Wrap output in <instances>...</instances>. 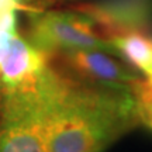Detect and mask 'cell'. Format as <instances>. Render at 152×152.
<instances>
[{"label":"cell","instance_id":"cell-1","mask_svg":"<svg viewBox=\"0 0 152 152\" xmlns=\"http://www.w3.org/2000/svg\"><path fill=\"white\" fill-rule=\"evenodd\" d=\"M141 121L134 92L49 68L47 152H102Z\"/></svg>","mask_w":152,"mask_h":152},{"label":"cell","instance_id":"cell-2","mask_svg":"<svg viewBox=\"0 0 152 152\" xmlns=\"http://www.w3.org/2000/svg\"><path fill=\"white\" fill-rule=\"evenodd\" d=\"M48 69L26 85L4 90L0 152H47Z\"/></svg>","mask_w":152,"mask_h":152},{"label":"cell","instance_id":"cell-3","mask_svg":"<svg viewBox=\"0 0 152 152\" xmlns=\"http://www.w3.org/2000/svg\"><path fill=\"white\" fill-rule=\"evenodd\" d=\"M30 42L44 54L71 49H99L117 55L92 17L80 11H41L31 14Z\"/></svg>","mask_w":152,"mask_h":152},{"label":"cell","instance_id":"cell-4","mask_svg":"<svg viewBox=\"0 0 152 152\" xmlns=\"http://www.w3.org/2000/svg\"><path fill=\"white\" fill-rule=\"evenodd\" d=\"M54 56H58L61 64L79 76L80 80L134 93L144 83L137 72L99 49H71L56 52Z\"/></svg>","mask_w":152,"mask_h":152},{"label":"cell","instance_id":"cell-5","mask_svg":"<svg viewBox=\"0 0 152 152\" xmlns=\"http://www.w3.org/2000/svg\"><path fill=\"white\" fill-rule=\"evenodd\" d=\"M76 10L92 17L107 39L147 30L152 16L151 0H110L102 4H80Z\"/></svg>","mask_w":152,"mask_h":152},{"label":"cell","instance_id":"cell-6","mask_svg":"<svg viewBox=\"0 0 152 152\" xmlns=\"http://www.w3.org/2000/svg\"><path fill=\"white\" fill-rule=\"evenodd\" d=\"M47 61L48 55L14 34L0 49V86L10 90L31 82L48 66Z\"/></svg>","mask_w":152,"mask_h":152},{"label":"cell","instance_id":"cell-7","mask_svg":"<svg viewBox=\"0 0 152 152\" xmlns=\"http://www.w3.org/2000/svg\"><path fill=\"white\" fill-rule=\"evenodd\" d=\"M117 55L130 62L147 77V85L152 90V37L141 31L121 34L109 39Z\"/></svg>","mask_w":152,"mask_h":152},{"label":"cell","instance_id":"cell-8","mask_svg":"<svg viewBox=\"0 0 152 152\" xmlns=\"http://www.w3.org/2000/svg\"><path fill=\"white\" fill-rule=\"evenodd\" d=\"M140 120L152 130V90L148 87L147 82H144L137 90Z\"/></svg>","mask_w":152,"mask_h":152},{"label":"cell","instance_id":"cell-9","mask_svg":"<svg viewBox=\"0 0 152 152\" xmlns=\"http://www.w3.org/2000/svg\"><path fill=\"white\" fill-rule=\"evenodd\" d=\"M3 99H4V90L0 86V118H1V111H3Z\"/></svg>","mask_w":152,"mask_h":152},{"label":"cell","instance_id":"cell-10","mask_svg":"<svg viewBox=\"0 0 152 152\" xmlns=\"http://www.w3.org/2000/svg\"><path fill=\"white\" fill-rule=\"evenodd\" d=\"M48 1H49V3H52V1H55V0H48Z\"/></svg>","mask_w":152,"mask_h":152}]
</instances>
